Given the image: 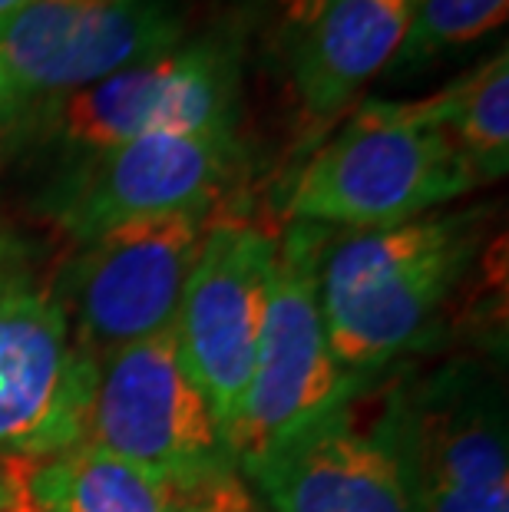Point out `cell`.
<instances>
[{
	"instance_id": "obj_5",
	"label": "cell",
	"mask_w": 509,
	"mask_h": 512,
	"mask_svg": "<svg viewBox=\"0 0 509 512\" xmlns=\"http://www.w3.org/2000/svg\"><path fill=\"white\" fill-rule=\"evenodd\" d=\"M238 86L242 50L232 34L182 40L162 57L37 103L30 136L40 133L77 159L153 133L238 129Z\"/></svg>"
},
{
	"instance_id": "obj_13",
	"label": "cell",
	"mask_w": 509,
	"mask_h": 512,
	"mask_svg": "<svg viewBox=\"0 0 509 512\" xmlns=\"http://www.w3.org/2000/svg\"><path fill=\"white\" fill-rule=\"evenodd\" d=\"M420 0H338L285 30V67L305 136H321L394 63Z\"/></svg>"
},
{
	"instance_id": "obj_7",
	"label": "cell",
	"mask_w": 509,
	"mask_h": 512,
	"mask_svg": "<svg viewBox=\"0 0 509 512\" xmlns=\"http://www.w3.org/2000/svg\"><path fill=\"white\" fill-rule=\"evenodd\" d=\"M215 219V209L176 212L129 222L77 245L50 294L93 364L172 328L182 288Z\"/></svg>"
},
{
	"instance_id": "obj_3",
	"label": "cell",
	"mask_w": 509,
	"mask_h": 512,
	"mask_svg": "<svg viewBox=\"0 0 509 512\" xmlns=\"http://www.w3.org/2000/svg\"><path fill=\"white\" fill-rule=\"evenodd\" d=\"M83 440L156 476L176 503L235 479V460L172 328L96 364Z\"/></svg>"
},
{
	"instance_id": "obj_21",
	"label": "cell",
	"mask_w": 509,
	"mask_h": 512,
	"mask_svg": "<svg viewBox=\"0 0 509 512\" xmlns=\"http://www.w3.org/2000/svg\"><path fill=\"white\" fill-rule=\"evenodd\" d=\"M0 512H14V489H10L4 470H0Z\"/></svg>"
},
{
	"instance_id": "obj_19",
	"label": "cell",
	"mask_w": 509,
	"mask_h": 512,
	"mask_svg": "<svg viewBox=\"0 0 509 512\" xmlns=\"http://www.w3.org/2000/svg\"><path fill=\"white\" fill-rule=\"evenodd\" d=\"M331 4H338V0H268V7L275 10V17L281 20L285 30L308 24L311 17H318L321 10H328Z\"/></svg>"
},
{
	"instance_id": "obj_22",
	"label": "cell",
	"mask_w": 509,
	"mask_h": 512,
	"mask_svg": "<svg viewBox=\"0 0 509 512\" xmlns=\"http://www.w3.org/2000/svg\"><path fill=\"white\" fill-rule=\"evenodd\" d=\"M20 4H24V0H0V17H4V14H10V10H14V7H20Z\"/></svg>"
},
{
	"instance_id": "obj_6",
	"label": "cell",
	"mask_w": 509,
	"mask_h": 512,
	"mask_svg": "<svg viewBox=\"0 0 509 512\" xmlns=\"http://www.w3.org/2000/svg\"><path fill=\"white\" fill-rule=\"evenodd\" d=\"M328 245L331 228L308 222H291L275 245L255 367L225 427V446L238 470L328 403L351 394L348 370L334 361L321 314V261Z\"/></svg>"
},
{
	"instance_id": "obj_14",
	"label": "cell",
	"mask_w": 509,
	"mask_h": 512,
	"mask_svg": "<svg viewBox=\"0 0 509 512\" xmlns=\"http://www.w3.org/2000/svg\"><path fill=\"white\" fill-rule=\"evenodd\" d=\"M14 512H172L176 496L156 476L90 440L37 460L0 463Z\"/></svg>"
},
{
	"instance_id": "obj_16",
	"label": "cell",
	"mask_w": 509,
	"mask_h": 512,
	"mask_svg": "<svg viewBox=\"0 0 509 512\" xmlns=\"http://www.w3.org/2000/svg\"><path fill=\"white\" fill-rule=\"evenodd\" d=\"M509 0H420L384 76L407 80L506 24Z\"/></svg>"
},
{
	"instance_id": "obj_17",
	"label": "cell",
	"mask_w": 509,
	"mask_h": 512,
	"mask_svg": "<svg viewBox=\"0 0 509 512\" xmlns=\"http://www.w3.org/2000/svg\"><path fill=\"white\" fill-rule=\"evenodd\" d=\"M30 116H34V103L20 96L4 63H0V156L30 136Z\"/></svg>"
},
{
	"instance_id": "obj_4",
	"label": "cell",
	"mask_w": 509,
	"mask_h": 512,
	"mask_svg": "<svg viewBox=\"0 0 509 512\" xmlns=\"http://www.w3.org/2000/svg\"><path fill=\"white\" fill-rule=\"evenodd\" d=\"M374 430L414 512H509L506 400L490 370L457 361L400 384Z\"/></svg>"
},
{
	"instance_id": "obj_10",
	"label": "cell",
	"mask_w": 509,
	"mask_h": 512,
	"mask_svg": "<svg viewBox=\"0 0 509 512\" xmlns=\"http://www.w3.org/2000/svg\"><path fill=\"white\" fill-rule=\"evenodd\" d=\"M96 364L50 291L0 268V463L37 460L83 440Z\"/></svg>"
},
{
	"instance_id": "obj_2",
	"label": "cell",
	"mask_w": 509,
	"mask_h": 512,
	"mask_svg": "<svg viewBox=\"0 0 509 512\" xmlns=\"http://www.w3.org/2000/svg\"><path fill=\"white\" fill-rule=\"evenodd\" d=\"M480 182L443 123L437 93L424 100H361L314 146L288 192V219L324 228L400 225L443 209Z\"/></svg>"
},
{
	"instance_id": "obj_15",
	"label": "cell",
	"mask_w": 509,
	"mask_h": 512,
	"mask_svg": "<svg viewBox=\"0 0 509 512\" xmlns=\"http://www.w3.org/2000/svg\"><path fill=\"white\" fill-rule=\"evenodd\" d=\"M443 123L480 185L509 169V57L506 43L480 67L467 70L437 93Z\"/></svg>"
},
{
	"instance_id": "obj_9",
	"label": "cell",
	"mask_w": 509,
	"mask_h": 512,
	"mask_svg": "<svg viewBox=\"0 0 509 512\" xmlns=\"http://www.w3.org/2000/svg\"><path fill=\"white\" fill-rule=\"evenodd\" d=\"M186 27V0H24L0 17V63L37 106L176 50Z\"/></svg>"
},
{
	"instance_id": "obj_12",
	"label": "cell",
	"mask_w": 509,
	"mask_h": 512,
	"mask_svg": "<svg viewBox=\"0 0 509 512\" xmlns=\"http://www.w3.org/2000/svg\"><path fill=\"white\" fill-rule=\"evenodd\" d=\"M242 473L272 512H414L381 433L354 423L348 394L275 440Z\"/></svg>"
},
{
	"instance_id": "obj_1",
	"label": "cell",
	"mask_w": 509,
	"mask_h": 512,
	"mask_svg": "<svg viewBox=\"0 0 509 512\" xmlns=\"http://www.w3.org/2000/svg\"><path fill=\"white\" fill-rule=\"evenodd\" d=\"M480 235L483 212H430L331 238L321 261V314L341 370H374L410 351L463 285Z\"/></svg>"
},
{
	"instance_id": "obj_8",
	"label": "cell",
	"mask_w": 509,
	"mask_h": 512,
	"mask_svg": "<svg viewBox=\"0 0 509 512\" xmlns=\"http://www.w3.org/2000/svg\"><path fill=\"white\" fill-rule=\"evenodd\" d=\"M238 169L235 129L153 133L70 159L43 209L73 245H86L129 222L215 209Z\"/></svg>"
},
{
	"instance_id": "obj_20",
	"label": "cell",
	"mask_w": 509,
	"mask_h": 512,
	"mask_svg": "<svg viewBox=\"0 0 509 512\" xmlns=\"http://www.w3.org/2000/svg\"><path fill=\"white\" fill-rule=\"evenodd\" d=\"M17 261V245L10 242V238L0 232V268H7V265H14Z\"/></svg>"
},
{
	"instance_id": "obj_11",
	"label": "cell",
	"mask_w": 509,
	"mask_h": 512,
	"mask_svg": "<svg viewBox=\"0 0 509 512\" xmlns=\"http://www.w3.org/2000/svg\"><path fill=\"white\" fill-rule=\"evenodd\" d=\"M278 238L265 228L215 219L182 288L172 337L225 437L262 341Z\"/></svg>"
},
{
	"instance_id": "obj_18",
	"label": "cell",
	"mask_w": 509,
	"mask_h": 512,
	"mask_svg": "<svg viewBox=\"0 0 509 512\" xmlns=\"http://www.w3.org/2000/svg\"><path fill=\"white\" fill-rule=\"evenodd\" d=\"M172 512H255L252 499H248L245 486L238 479L215 486L212 493H205L199 499H186V503H176Z\"/></svg>"
}]
</instances>
